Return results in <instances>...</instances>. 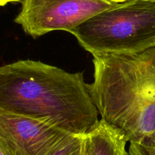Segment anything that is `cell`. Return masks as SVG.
Returning a JSON list of instances; mask_svg holds the SVG:
<instances>
[{
	"mask_svg": "<svg viewBox=\"0 0 155 155\" xmlns=\"http://www.w3.org/2000/svg\"><path fill=\"white\" fill-rule=\"evenodd\" d=\"M0 112L73 135H87L100 122L82 72L29 59L0 67Z\"/></svg>",
	"mask_w": 155,
	"mask_h": 155,
	"instance_id": "1",
	"label": "cell"
},
{
	"mask_svg": "<svg viewBox=\"0 0 155 155\" xmlns=\"http://www.w3.org/2000/svg\"><path fill=\"white\" fill-rule=\"evenodd\" d=\"M89 94L101 120L127 142L155 139V47L131 55L94 56Z\"/></svg>",
	"mask_w": 155,
	"mask_h": 155,
	"instance_id": "2",
	"label": "cell"
},
{
	"mask_svg": "<svg viewBox=\"0 0 155 155\" xmlns=\"http://www.w3.org/2000/svg\"><path fill=\"white\" fill-rule=\"evenodd\" d=\"M71 34L93 56L141 53L155 47V2L129 0L116 4Z\"/></svg>",
	"mask_w": 155,
	"mask_h": 155,
	"instance_id": "3",
	"label": "cell"
},
{
	"mask_svg": "<svg viewBox=\"0 0 155 155\" xmlns=\"http://www.w3.org/2000/svg\"><path fill=\"white\" fill-rule=\"evenodd\" d=\"M116 5L104 0H23L15 22L34 38L54 31L71 33L95 15Z\"/></svg>",
	"mask_w": 155,
	"mask_h": 155,
	"instance_id": "4",
	"label": "cell"
},
{
	"mask_svg": "<svg viewBox=\"0 0 155 155\" xmlns=\"http://www.w3.org/2000/svg\"><path fill=\"white\" fill-rule=\"evenodd\" d=\"M67 134L44 122L0 112V138L20 155H47Z\"/></svg>",
	"mask_w": 155,
	"mask_h": 155,
	"instance_id": "5",
	"label": "cell"
},
{
	"mask_svg": "<svg viewBox=\"0 0 155 155\" xmlns=\"http://www.w3.org/2000/svg\"><path fill=\"white\" fill-rule=\"evenodd\" d=\"M126 143L118 131L101 120L97 126L84 136V155H129Z\"/></svg>",
	"mask_w": 155,
	"mask_h": 155,
	"instance_id": "6",
	"label": "cell"
},
{
	"mask_svg": "<svg viewBox=\"0 0 155 155\" xmlns=\"http://www.w3.org/2000/svg\"><path fill=\"white\" fill-rule=\"evenodd\" d=\"M84 136L67 134L47 155H84Z\"/></svg>",
	"mask_w": 155,
	"mask_h": 155,
	"instance_id": "7",
	"label": "cell"
},
{
	"mask_svg": "<svg viewBox=\"0 0 155 155\" xmlns=\"http://www.w3.org/2000/svg\"><path fill=\"white\" fill-rule=\"evenodd\" d=\"M129 155H155V139L129 142Z\"/></svg>",
	"mask_w": 155,
	"mask_h": 155,
	"instance_id": "8",
	"label": "cell"
},
{
	"mask_svg": "<svg viewBox=\"0 0 155 155\" xmlns=\"http://www.w3.org/2000/svg\"><path fill=\"white\" fill-rule=\"evenodd\" d=\"M0 155H20L8 142L0 138Z\"/></svg>",
	"mask_w": 155,
	"mask_h": 155,
	"instance_id": "9",
	"label": "cell"
},
{
	"mask_svg": "<svg viewBox=\"0 0 155 155\" xmlns=\"http://www.w3.org/2000/svg\"><path fill=\"white\" fill-rule=\"evenodd\" d=\"M106 2H111V3H122V2H126V1H129V0H104Z\"/></svg>",
	"mask_w": 155,
	"mask_h": 155,
	"instance_id": "10",
	"label": "cell"
},
{
	"mask_svg": "<svg viewBox=\"0 0 155 155\" xmlns=\"http://www.w3.org/2000/svg\"><path fill=\"white\" fill-rule=\"evenodd\" d=\"M8 2H11V0H0V6H3Z\"/></svg>",
	"mask_w": 155,
	"mask_h": 155,
	"instance_id": "11",
	"label": "cell"
},
{
	"mask_svg": "<svg viewBox=\"0 0 155 155\" xmlns=\"http://www.w3.org/2000/svg\"><path fill=\"white\" fill-rule=\"evenodd\" d=\"M20 0H11V2H18Z\"/></svg>",
	"mask_w": 155,
	"mask_h": 155,
	"instance_id": "12",
	"label": "cell"
},
{
	"mask_svg": "<svg viewBox=\"0 0 155 155\" xmlns=\"http://www.w3.org/2000/svg\"><path fill=\"white\" fill-rule=\"evenodd\" d=\"M148 1H151V2H155V0H148Z\"/></svg>",
	"mask_w": 155,
	"mask_h": 155,
	"instance_id": "13",
	"label": "cell"
}]
</instances>
